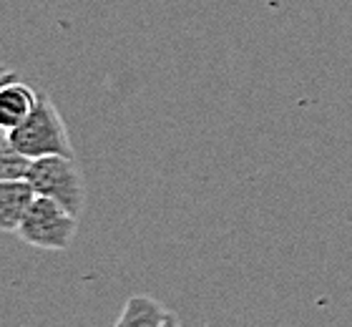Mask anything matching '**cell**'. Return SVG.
I'll return each mask as SVG.
<instances>
[{"label": "cell", "mask_w": 352, "mask_h": 327, "mask_svg": "<svg viewBox=\"0 0 352 327\" xmlns=\"http://www.w3.org/2000/svg\"><path fill=\"white\" fill-rule=\"evenodd\" d=\"M33 199L36 191L25 179L0 182V232L18 234Z\"/></svg>", "instance_id": "cell-5"}, {"label": "cell", "mask_w": 352, "mask_h": 327, "mask_svg": "<svg viewBox=\"0 0 352 327\" xmlns=\"http://www.w3.org/2000/svg\"><path fill=\"white\" fill-rule=\"evenodd\" d=\"M164 327H182V325H179V320H176V315L169 313V317H166V325H164Z\"/></svg>", "instance_id": "cell-8"}, {"label": "cell", "mask_w": 352, "mask_h": 327, "mask_svg": "<svg viewBox=\"0 0 352 327\" xmlns=\"http://www.w3.org/2000/svg\"><path fill=\"white\" fill-rule=\"evenodd\" d=\"M8 136L15 149L30 161L43 156H76L66 121L48 96H41L36 111L18 129L8 131Z\"/></svg>", "instance_id": "cell-1"}, {"label": "cell", "mask_w": 352, "mask_h": 327, "mask_svg": "<svg viewBox=\"0 0 352 327\" xmlns=\"http://www.w3.org/2000/svg\"><path fill=\"white\" fill-rule=\"evenodd\" d=\"M166 307L148 295H131L113 327H164L166 325Z\"/></svg>", "instance_id": "cell-6"}, {"label": "cell", "mask_w": 352, "mask_h": 327, "mask_svg": "<svg viewBox=\"0 0 352 327\" xmlns=\"http://www.w3.org/2000/svg\"><path fill=\"white\" fill-rule=\"evenodd\" d=\"M30 169V159L23 156L13 146L8 131L0 129V182H15V179H25Z\"/></svg>", "instance_id": "cell-7"}, {"label": "cell", "mask_w": 352, "mask_h": 327, "mask_svg": "<svg viewBox=\"0 0 352 327\" xmlns=\"http://www.w3.org/2000/svg\"><path fill=\"white\" fill-rule=\"evenodd\" d=\"M41 96L36 88L13 78V73L8 78L0 81V129L13 131L36 111Z\"/></svg>", "instance_id": "cell-4"}, {"label": "cell", "mask_w": 352, "mask_h": 327, "mask_svg": "<svg viewBox=\"0 0 352 327\" xmlns=\"http://www.w3.org/2000/svg\"><path fill=\"white\" fill-rule=\"evenodd\" d=\"M8 76H10V71H8L6 65L0 63V81H3V78H8Z\"/></svg>", "instance_id": "cell-9"}, {"label": "cell", "mask_w": 352, "mask_h": 327, "mask_svg": "<svg viewBox=\"0 0 352 327\" xmlns=\"http://www.w3.org/2000/svg\"><path fill=\"white\" fill-rule=\"evenodd\" d=\"M76 229H78L76 214H71L66 207H60L48 196L36 194L18 229V237L30 247L45 249V252H66L74 244Z\"/></svg>", "instance_id": "cell-3"}, {"label": "cell", "mask_w": 352, "mask_h": 327, "mask_svg": "<svg viewBox=\"0 0 352 327\" xmlns=\"http://www.w3.org/2000/svg\"><path fill=\"white\" fill-rule=\"evenodd\" d=\"M25 182L38 196H48L71 214L81 217L86 207V182L81 169L76 167L74 156H43L30 161Z\"/></svg>", "instance_id": "cell-2"}]
</instances>
